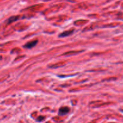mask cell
Masks as SVG:
<instances>
[{"label":"cell","instance_id":"cell-2","mask_svg":"<svg viewBox=\"0 0 123 123\" xmlns=\"http://www.w3.org/2000/svg\"><path fill=\"white\" fill-rule=\"evenodd\" d=\"M37 43V41H31V42H30L28 43H27V44H25L24 45V47L26 48H31L33 47H35Z\"/></svg>","mask_w":123,"mask_h":123},{"label":"cell","instance_id":"cell-1","mask_svg":"<svg viewBox=\"0 0 123 123\" xmlns=\"http://www.w3.org/2000/svg\"><path fill=\"white\" fill-rule=\"evenodd\" d=\"M69 112V108L68 107H62L60 108L59 111V114L60 115H64Z\"/></svg>","mask_w":123,"mask_h":123},{"label":"cell","instance_id":"cell-4","mask_svg":"<svg viewBox=\"0 0 123 123\" xmlns=\"http://www.w3.org/2000/svg\"><path fill=\"white\" fill-rule=\"evenodd\" d=\"M43 119H44V117H40L39 118H38V119H37V121H41L42 120H43Z\"/></svg>","mask_w":123,"mask_h":123},{"label":"cell","instance_id":"cell-3","mask_svg":"<svg viewBox=\"0 0 123 123\" xmlns=\"http://www.w3.org/2000/svg\"><path fill=\"white\" fill-rule=\"evenodd\" d=\"M73 31H74V30H73L67 31H65V32L62 33L61 35H59V36H60V37H65V36H69L70 35L73 34Z\"/></svg>","mask_w":123,"mask_h":123}]
</instances>
